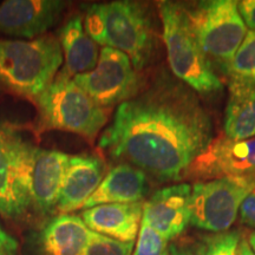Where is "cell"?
Returning a JSON list of instances; mask_svg holds the SVG:
<instances>
[{"label": "cell", "instance_id": "cell-1", "mask_svg": "<svg viewBox=\"0 0 255 255\" xmlns=\"http://www.w3.org/2000/svg\"><path fill=\"white\" fill-rule=\"evenodd\" d=\"M212 141V120L199 97L168 81L120 104L98 145L158 180L178 181Z\"/></svg>", "mask_w": 255, "mask_h": 255}, {"label": "cell", "instance_id": "cell-2", "mask_svg": "<svg viewBox=\"0 0 255 255\" xmlns=\"http://www.w3.org/2000/svg\"><path fill=\"white\" fill-rule=\"evenodd\" d=\"M87 33L96 44L119 50L141 70L150 59L154 37L141 4L128 0L94 4L84 18Z\"/></svg>", "mask_w": 255, "mask_h": 255}, {"label": "cell", "instance_id": "cell-3", "mask_svg": "<svg viewBox=\"0 0 255 255\" xmlns=\"http://www.w3.org/2000/svg\"><path fill=\"white\" fill-rule=\"evenodd\" d=\"M64 62L58 37L0 39V82L36 101L52 84Z\"/></svg>", "mask_w": 255, "mask_h": 255}, {"label": "cell", "instance_id": "cell-4", "mask_svg": "<svg viewBox=\"0 0 255 255\" xmlns=\"http://www.w3.org/2000/svg\"><path fill=\"white\" fill-rule=\"evenodd\" d=\"M158 8L168 62L175 77L199 94L221 91L222 83L194 36L184 6L162 1Z\"/></svg>", "mask_w": 255, "mask_h": 255}, {"label": "cell", "instance_id": "cell-5", "mask_svg": "<svg viewBox=\"0 0 255 255\" xmlns=\"http://www.w3.org/2000/svg\"><path fill=\"white\" fill-rule=\"evenodd\" d=\"M45 126L95 139L108 122V111L64 73L36 100Z\"/></svg>", "mask_w": 255, "mask_h": 255}, {"label": "cell", "instance_id": "cell-6", "mask_svg": "<svg viewBox=\"0 0 255 255\" xmlns=\"http://www.w3.org/2000/svg\"><path fill=\"white\" fill-rule=\"evenodd\" d=\"M184 6V5H183ZM197 43L208 59L227 69L247 34L238 1L206 0L184 6Z\"/></svg>", "mask_w": 255, "mask_h": 255}, {"label": "cell", "instance_id": "cell-7", "mask_svg": "<svg viewBox=\"0 0 255 255\" xmlns=\"http://www.w3.org/2000/svg\"><path fill=\"white\" fill-rule=\"evenodd\" d=\"M70 155L37 146L17 135L15 170L19 187L31 207L43 214L57 209Z\"/></svg>", "mask_w": 255, "mask_h": 255}, {"label": "cell", "instance_id": "cell-8", "mask_svg": "<svg viewBox=\"0 0 255 255\" xmlns=\"http://www.w3.org/2000/svg\"><path fill=\"white\" fill-rule=\"evenodd\" d=\"M255 189V177L199 181L191 187L190 225L213 233L229 231L245 199Z\"/></svg>", "mask_w": 255, "mask_h": 255}, {"label": "cell", "instance_id": "cell-9", "mask_svg": "<svg viewBox=\"0 0 255 255\" xmlns=\"http://www.w3.org/2000/svg\"><path fill=\"white\" fill-rule=\"evenodd\" d=\"M72 79L105 109L131 100L139 87L138 76L129 57L111 47H103L100 51V58L94 70Z\"/></svg>", "mask_w": 255, "mask_h": 255}, {"label": "cell", "instance_id": "cell-10", "mask_svg": "<svg viewBox=\"0 0 255 255\" xmlns=\"http://www.w3.org/2000/svg\"><path fill=\"white\" fill-rule=\"evenodd\" d=\"M186 176L201 181L223 177H255V137L213 138L188 169Z\"/></svg>", "mask_w": 255, "mask_h": 255}, {"label": "cell", "instance_id": "cell-11", "mask_svg": "<svg viewBox=\"0 0 255 255\" xmlns=\"http://www.w3.org/2000/svg\"><path fill=\"white\" fill-rule=\"evenodd\" d=\"M65 7L59 0H6L0 4V33L25 40L45 36Z\"/></svg>", "mask_w": 255, "mask_h": 255}, {"label": "cell", "instance_id": "cell-12", "mask_svg": "<svg viewBox=\"0 0 255 255\" xmlns=\"http://www.w3.org/2000/svg\"><path fill=\"white\" fill-rule=\"evenodd\" d=\"M190 193L188 183L157 190L143 205L142 220L167 241L177 238L190 222Z\"/></svg>", "mask_w": 255, "mask_h": 255}, {"label": "cell", "instance_id": "cell-13", "mask_svg": "<svg viewBox=\"0 0 255 255\" xmlns=\"http://www.w3.org/2000/svg\"><path fill=\"white\" fill-rule=\"evenodd\" d=\"M104 178V163L94 155L70 156L60 189L57 212L70 214L82 209Z\"/></svg>", "mask_w": 255, "mask_h": 255}, {"label": "cell", "instance_id": "cell-14", "mask_svg": "<svg viewBox=\"0 0 255 255\" xmlns=\"http://www.w3.org/2000/svg\"><path fill=\"white\" fill-rule=\"evenodd\" d=\"M81 218L92 232L122 242H135L141 228L143 205L108 203L84 209Z\"/></svg>", "mask_w": 255, "mask_h": 255}, {"label": "cell", "instance_id": "cell-15", "mask_svg": "<svg viewBox=\"0 0 255 255\" xmlns=\"http://www.w3.org/2000/svg\"><path fill=\"white\" fill-rule=\"evenodd\" d=\"M18 132L11 124L0 120V215L18 220L31 208L19 187L14 159V142Z\"/></svg>", "mask_w": 255, "mask_h": 255}, {"label": "cell", "instance_id": "cell-16", "mask_svg": "<svg viewBox=\"0 0 255 255\" xmlns=\"http://www.w3.org/2000/svg\"><path fill=\"white\" fill-rule=\"evenodd\" d=\"M146 188L148 182L144 171L128 163L120 164L105 175L82 209L108 203L141 202L146 193Z\"/></svg>", "mask_w": 255, "mask_h": 255}, {"label": "cell", "instance_id": "cell-17", "mask_svg": "<svg viewBox=\"0 0 255 255\" xmlns=\"http://www.w3.org/2000/svg\"><path fill=\"white\" fill-rule=\"evenodd\" d=\"M58 40L65 62L63 72L70 78L95 69L100 58V50L85 31L81 15H73L60 27Z\"/></svg>", "mask_w": 255, "mask_h": 255}, {"label": "cell", "instance_id": "cell-18", "mask_svg": "<svg viewBox=\"0 0 255 255\" xmlns=\"http://www.w3.org/2000/svg\"><path fill=\"white\" fill-rule=\"evenodd\" d=\"M90 233L81 216H57L40 232V255H84Z\"/></svg>", "mask_w": 255, "mask_h": 255}, {"label": "cell", "instance_id": "cell-19", "mask_svg": "<svg viewBox=\"0 0 255 255\" xmlns=\"http://www.w3.org/2000/svg\"><path fill=\"white\" fill-rule=\"evenodd\" d=\"M225 136L232 139L255 137V82L229 81Z\"/></svg>", "mask_w": 255, "mask_h": 255}, {"label": "cell", "instance_id": "cell-20", "mask_svg": "<svg viewBox=\"0 0 255 255\" xmlns=\"http://www.w3.org/2000/svg\"><path fill=\"white\" fill-rule=\"evenodd\" d=\"M226 72L229 81L255 82V31H247Z\"/></svg>", "mask_w": 255, "mask_h": 255}, {"label": "cell", "instance_id": "cell-21", "mask_svg": "<svg viewBox=\"0 0 255 255\" xmlns=\"http://www.w3.org/2000/svg\"><path fill=\"white\" fill-rule=\"evenodd\" d=\"M241 234L239 231H226L206 235L197 245L196 255H237Z\"/></svg>", "mask_w": 255, "mask_h": 255}, {"label": "cell", "instance_id": "cell-22", "mask_svg": "<svg viewBox=\"0 0 255 255\" xmlns=\"http://www.w3.org/2000/svg\"><path fill=\"white\" fill-rule=\"evenodd\" d=\"M132 255H170L168 241L142 220Z\"/></svg>", "mask_w": 255, "mask_h": 255}, {"label": "cell", "instance_id": "cell-23", "mask_svg": "<svg viewBox=\"0 0 255 255\" xmlns=\"http://www.w3.org/2000/svg\"><path fill=\"white\" fill-rule=\"evenodd\" d=\"M133 242H122L98 233H90L84 255H132Z\"/></svg>", "mask_w": 255, "mask_h": 255}, {"label": "cell", "instance_id": "cell-24", "mask_svg": "<svg viewBox=\"0 0 255 255\" xmlns=\"http://www.w3.org/2000/svg\"><path fill=\"white\" fill-rule=\"evenodd\" d=\"M239 213H240V220L244 225L255 228V189L242 202Z\"/></svg>", "mask_w": 255, "mask_h": 255}, {"label": "cell", "instance_id": "cell-25", "mask_svg": "<svg viewBox=\"0 0 255 255\" xmlns=\"http://www.w3.org/2000/svg\"><path fill=\"white\" fill-rule=\"evenodd\" d=\"M238 8L246 26L250 31H255V0L238 1Z\"/></svg>", "mask_w": 255, "mask_h": 255}, {"label": "cell", "instance_id": "cell-26", "mask_svg": "<svg viewBox=\"0 0 255 255\" xmlns=\"http://www.w3.org/2000/svg\"><path fill=\"white\" fill-rule=\"evenodd\" d=\"M0 255H19L17 239L2 229L1 226H0Z\"/></svg>", "mask_w": 255, "mask_h": 255}, {"label": "cell", "instance_id": "cell-27", "mask_svg": "<svg viewBox=\"0 0 255 255\" xmlns=\"http://www.w3.org/2000/svg\"><path fill=\"white\" fill-rule=\"evenodd\" d=\"M237 255H255V253L252 251L250 244H248L246 239H241L240 244H239Z\"/></svg>", "mask_w": 255, "mask_h": 255}, {"label": "cell", "instance_id": "cell-28", "mask_svg": "<svg viewBox=\"0 0 255 255\" xmlns=\"http://www.w3.org/2000/svg\"><path fill=\"white\" fill-rule=\"evenodd\" d=\"M170 255H195L193 252L187 250V248L180 247L177 245H171L170 246Z\"/></svg>", "mask_w": 255, "mask_h": 255}, {"label": "cell", "instance_id": "cell-29", "mask_svg": "<svg viewBox=\"0 0 255 255\" xmlns=\"http://www.w3.org/2000/svg\"><path fill=\"white\" fill-rule=\"evenodd\" d=\"M248 244H250V246L252 248V251L255 253V232L252 233V234L248 237Z\"/></svg>", "mask_w": 255, "mask_h": 255}]
</instances>
